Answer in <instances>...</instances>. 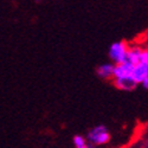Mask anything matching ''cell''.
<instances>
[{
    "label": "cell",
    "mask_w": 148,
    "mask_h": 148,
    "mask_svg": "<svg viewBox=\"0 0 148 148\" xmlns=\"http://www.w3.org/2000/svg\"><path fill=\"white\" fill-rule=\"evenodd\" d=\"M110 132L103 125H98L91 128L87 134V141L89 147H97V146H104L110 141Z\"/></svg>",
    "instance_id": "obj_1"
},
{
    "label": "cell",
    "mask_w": 148,
    "mask_h": 148,
    "mask_svg": "<svg viewBox=\"0 0 148 148\" xmlns=\"http://www.w3.org/2000/svg\"><path fill=\"white\" fill-rule=\"evenodd\" d=\"M127 52H128V44L126 42H115L109 47V59L112 63L117 64L127 59Z\"/></svg>",
    "instance_id": "obj_2"
},
{
    "label": "cell",
    "mask_w": 148,
    "mask_h": 148,
    "mask_svg": "<svg viewBox=\"0 0 148 148\" xmlns=\"http://www.w3.org/2000/svg\"><path fill=\"white\" fill-rule=\"evenodd\" d=\"M132 78L138 85H142L145 89L148 88V62H139L134 64Z\"/></svg>",
    "instance_id": "obj_3"
},
{
    "label": "cell",
    "mask_w": 148,
    "mask_h": 148,
    "mask_svg": "<svg viewBox=\"0 0 148 148\" xmlns=\"http://www.w3.org/2000/svg\"><path fill=\"white\" fill-rule=\"evenodd\" d=\"M127 59L130 60L133 64H136L139 62H148V49L142 45H128Z\"/></svg>",
    "instance_id": "obj_4"
},
{
    "label": "cell",
    "mask_w": 148,
    "mask_h": 148,
    "mask_svg": "<svg viewBox=\"0 0 148 148\" xmlns=\"http://www.w3.org/2000/svg\"><path fill=\"white\" fill-rule=\"evenodd\" d=\"M133 68H134V64L132 63L130 60H128V59L121 62V63L115 64V66H114V75H113V78L132 76Z\"/></svg>",
    "instance_id": "obj_5"
},
{
    "label": "cell",
    "mask_w": 148,
    "mask_h": 148,
    "mask_svg": "<svg viewBox=\"0 0 148 148\" xmlns=\"http://www.w3.org/2000/svg\"><path fill=\"white\" fill-rule=\"evenodd\" d=\"M114 85L123 91H132L138 87L136 82H135L132 76H127V77H117V78H113Z\"/></svg>",
    "instance_id": "obj_6"
},
{
    "label": "cell",
    "mask_w": 148,
    "mask_h": 148,
    "mask_svg": "<svg viewBox=\"0 0 148 148\" xmlns=\"http://www.w3.org/2000/svg\"><path fill=\"white\" fill-rule=\"evenodd\" d=\"M114 66H115V64L112 63V62H110V63L101 64L100 66L97 68V70H96L97 76L100 78H102V79H113Z\"/></svg>",
    "instance_id": "obj_7"
},
{
    "label": "cell",
    "mask_w": 148,
    "mask_h": 148,
    "mask_svg": "<svg viewBox=\"0 0 148 148\" xmlns=\"http://www.w3.org/2000/svg\"><path fill=\"white\" fill-rule=\"evenodd\" d=\"M72 145L76 148H88L89 147L87 139H85V136H83V135H75V136L72 138Z\"/></svg>",
    "instance_id": "obj_8"
}]
</instances>
